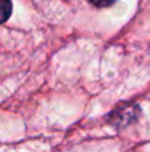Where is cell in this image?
<instances>
[{
	"label": "cell",
	"instance_id": "cell-1",
	"mask_svg": "<svg viewBox=\"0 0 150 152\" xmlns=\"http://www.w3.org/2000/svg\"><path fill=\"white\" fill-rule=\"evenodd\" d=\"M120 111L124 115H114V124H117V126H125V124L133 121V119H136V116H137V108L126 107Z\"/></svg>",
	"mask_w": 150,
	"mask_h": 152
},
{
	"label": "cell",
	"instance_id": "cell-2",
	"mask_svg": "<svg viewBox=\"0 0 150 152\" xmlns=\"http://www.w3.org/2000/svg\"><path fill=\"white\" fill-rule=\"evenodd\" d=\"M12 13V1L11 0H0V24L5 23Z\"/></svg>",
	"mask_w": 150,
	"mask_h": 152
},
{
	"label": "cell",
	"instance_id": "cell-3",
	"mask_svg": "<svg viewBox=\"0 0 150 152\" xmlns=\"http://www.w3.org/2000/svg\"><path fill=\"white\" fill-rule=\"evenodd\" d=\"M88 1L97 8H105V7L113 5L116 3V0H88Z\"/></svg>",
	"mask_w": 150,
	"mask_h": 152
}]
</instances>
